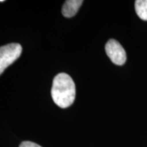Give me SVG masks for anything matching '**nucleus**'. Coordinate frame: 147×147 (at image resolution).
Segmentation results:
<instances>
[{"instance_id": "nucleus-1", "label": "nucleus", "mask_w": 147, "mask_h": 147, "mask_svg": "<svg viewBox=\"0 0 147 147\" xmlns=\"http://www.w3.org/2000/svg\"><path fill=\"white\" fill-rule=\"evenodd\" d=\"M52 98L60 108H68L75 99L76 89L72 78L65 73L58 74L54 78L52 87Z\"/></svg>"}, {"instance_id": "nucleus-2", "label": "nucleus", "mask_w": 147, "mask_h": 147, "mask_svg": "<svg viewBox=\"0 0 147 147\" xmlns=\"http://www.w3.org/2000/svg\"><path fill=\"white\" fill-rule=\"evenodd\" d=\"M22 47L19 43H9L0 47V75L21 57Z\"/></svg>"}, {"instance_id": "nucleus-3", "label": "nucleus", "mask_w": 147, "mask_h": 147, "mask_svg": "<svg viewBox=\"0 0 147 147\" xmlns=\"http://www.w3.org/2000/svg\"><path fill=\"white\" fill-rule=\"evenodd\" d=\"M105 52L110 61L117 65H123L127 61L125 50L115 39H110L105 44Z\"/></svg>"}, {"instance_id": "nucleus-4", "label": "nucleus", "mask_w": 147, "mask_h": 147, "mask_svg": "<svg viewBox=\"0 0 147 147\" xmlns=\"http://www.w3.org/2000/svg\"><path fill=\"white\" fill-rule=\"evenodd\" d=\"M84 1L82 0H67L65 2L62 7V15L65 17L67 18H70L74 16L78 11H79V7L83 4Z\"/></svg>"}, {"instance_id": "nucleus-5", "label": "nucleus", "mask_w": 147, "mask_h": 147, "mask_svg": "<svg viewBox=\"0 0 147 147\" xmlns=\"http://www.w3.org/2000/svg\"><path fill=\"white\" fill-rule=\"evenodd\" d=\"M135 10L137 16L143 21H147V0H137Z\"/></svg>"}, {"instance_id": "nucleus-6", "label": "nucleus", "mask_w": 147, "mask_h": 147, "mask_svg": "<svg viewBox=\"0 0 147 147\" xmlns=\"http://www.w3.org/2000/svg\"><path fill=\"white\" fill-rule=\"evenodd\" d=\"M19 147H42V146H40L39 145H38V144L34 143V142H28V141H26V142H22Z\"/></svg>"}]
</instances>
